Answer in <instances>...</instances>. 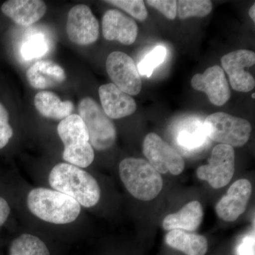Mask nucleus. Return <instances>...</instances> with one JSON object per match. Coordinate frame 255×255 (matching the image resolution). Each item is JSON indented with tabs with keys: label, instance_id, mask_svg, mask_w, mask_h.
Wrapping results in <instances>:
<instances>
[{
	"label": "nucleus",
	"instance_id": "1",
	"mask_svg": "<svg viewBox=\"0 0 255 255\" xmlns=\"http://www.w3.org/2000/svg\"><path fill=\"white\" fill-rule=\"evenodd\" d=\"M48 181L52 188L73 198L84 207H92L100 201L98 182L91 174L73 164H56L50 171Z\"/></svg>",
	"mask_w": 255,
	"mask_h": 255
},
{
	"label": "nucleus",
	"instance_id": "2",
	"mask_svg": "<svg viewBox=\"0 0 255 255\" xmlns=\"http://www.w3.org/2000/svg\"><path fill=\"white\" fill-rule=\"evenodd\" d=\"M27 205L38 219L54 224H68L78 219L81 211L80 204L60 191L36 188L28 193Z\"/></svg>",
	"mask_w": 255,
	"mask_h": 255
},
{
	"label": "nucleus",
	"instance_id": "3",
	"mask_svg": "<svg viewBox=\"0 0 255 255\" xmlns=\"http://www.w3.org/2000/svg\"><path fill=\"white\" fill-rule=\"evenodd\" d=\"M119 175L128 191L139 200H152L163 187L161 174L144 159H123L119 164Z\"/></svg>",
	"mask_w": 255,
	"mask_h": 255
},
{
	"label": "nucleus",
	"instance_id": "4",
	"mask_svg": "<svg viewBox=\"0 0 255 255\" xmlns=\"http://www.w3.org/2000/svg\"><path fill=\"white\" fill-rule=\"evenodd\" d=\"M58 133L64 145V160L80 168L93 162L95 152L86 126L78 114H71L58 124Z\"/></svg>",
	"mask_w": 255,
	"mask_h": 255
},
{
	"label": "nucleus",
	"instance_id": "5",
	"mask_svg": "<svg viewBox=\"0 0 255 255\" xmlns=\"http://www.w3.org/2000/svg\"><path fill=\"white\" fill-rule=\"evenodd\" d=\"M204 131L213 141L234 147L246 145L252 132V126L246 119L216 112L206 117Z\"/></svg>",
	"mask_w": 255,
	"mask_h": 255
},
{
	"label": "nucleus",
	"instance_id": "6",
	"mask_svg": "<svg viewBox=\"0 0 255 255\" xmlns=\"http://www.w3.org/2000/svg\"><path fill=\"white\" fill-rule=\"evenodd\" d=\"M78 112L86 126L92 146L97 150L112 147L117 139L115 126L97 102L90 97L82 99L79 102Z\"/></svg>",
	"mask_w": 255,
	"mask_h": 255
},
{
	"label": "nucleus",
	"instance_id": "7",
	"mask_svg": "<svg viewBox=\"0 0 255 255\" xmlns=\"http://www.w3.org/2000/svg\"><path fill=\"white\" fill-rule=\"evenodd\" d=\"M235 150L231 146L219 144L211 152L209 164L196 171L199 179L206 181L214 189L226 187L234 175Z\"/></svg>",
	"mask_w": 255,
	"mask_h": 255
},
{
	"label": "nucleus",
	"instance_id": "8",
	"mask_svg": "<svg viewBox=\"0 0 255 255\" xmlns=\"http://www.w3.org/2000/svg\"><path fill=\"white\" fill-rule=\"evenodd\" d=\"M142 151L147 162L160 174L169 172L179 175L184 171L185 163L182 156L155 132L146 135Z\"/></svg>",
	"mask_w": 255,
	"mask_h": 255
},
{
	"label": "nucleus",
	"instance_id": "9",
	"mask_svg": "<svg viewBox=\"0 0 255 255\" xmlns=\"http://www.w3.org/2000/svg\"><path fill=\"white\" fill-rule=\"evenodd\" d=\"M107 73L113 84L130 96L141 91L142 81L134 60L120 51L110 53L106 61Z\"/></svg>",
	"mask_w": 255,
	"mask_h": 255
},
{
	"label": "nucleus",
	"instance_id": "10",
	"mask_svg": "<svg viewBox=\"0 0 255 255\" xmlns=\"http://www.w3.org/2000/svg\"><path fill=\"white\" fill-rule=\"evenodd\" d=\"M255 63V53L252 50L240 49L223 55L221 58L222 69L228 74L233 90L249 92L255 88L254 77L246 70Z\"/></svg>",
	"mask_w": 255,
	"mask_h": 255
},
{
	"label": "nucleus",
	"instance_id": "11",
	"mask_svg": "<svg viewBox=\"0 0 255 255\" xmlns=\"http://www.w3.org/2000/svg\"><path fill=\"white\" fill-rule=\"evenodd\" d=\"M66 31L70 41L80 46H87L98 39L100 24L89 6L78 4L69 11Z\"/></svg>",
	"mask_w": 255,
	"mask_h": 255
},
{
	"label": "nucleus",
	"instance_id": "12",
	"mask_svg": "<svg viewBox=\"0 0 255 255\" xmlns=\"http://www.w3.org/2000/svg\"><path fill=\"white\" fill-rule=\"evenodd\" d=\"M191 85L196 91L206 93L215 106L221 107L231 98L229 84L224 71L219 65L210 67L203 74H196L191 79Z\"/></svg>",
	"mask_w": 255,
	"mask_h": 255
},
{
	"label": "nucleus",
	"instance_id": "13",
	"mask_svg": "<svg viewBox=\"0 0 255 255\" xmlns=\"http://www.w3.org/2000/svg\"><path fill=\"white\" fill-rule=\"evenodd\" d=\"M252 184L246 179H238L228 189L216 206L218 216L223 221L233 222L248 207L252 195Z\"/></svg>",
	"mask_w": 255,
	"mask_h": 255
},
{
	"label": "nucleus",
	"instance_id": "14",
	"mask_svg": "<svg viewBox=\"0 0 255 255\" xmlns=\"http://www.w3.org/2000/svg\"><path fill=\"white\" fill-rule=\"evenodd\" d=\"M102 33L107 41H117L128 46L136 40L138 27L133 18L118 9H110L102 18Z\"/></svg>",
	"mask_w": 255,
	"mask_h": 255
},
{
	"label": "nucleus",
	"instance_id": "15",
	"mask_svg": "<svg viewBox=\"0 0 255 255\" xmlns=\"http://www.w3.org/2000/svg\"><path fill=\"white\" fill-rule=\"evenodd\" d=\"M99 95L102 110L110 119L124 118L136 111L137 105L131 96L121 90L113 83L100 86Z\"/></svg>",
	"mask_w": 255,
	"mask_h": 255
},
{
	"label": "nucleus",
	"instance_id": "16",
	"mask_svg": "<svg viewBox=\"0 0 255 255\" xmlns=\"http://www.w3.org/2000/svg\"><path fill=\"white\" fill-rule=\"evenodd\" d=\"M1 11L19 26H31L46 14V4L41 0H9L1 5Z\"/></svg>",
	"mask_w": 255,
	"mask_h": 255
},
{
	"label": "nucleus",
	"instance_id": "17",
	"mask_svg": "<svg viewBox=\"0 0 255 255\" xmlns=\"http://www.w3.org/2000/svg\"><path fill=\"white\" fill-rule=\"evenodd\" d=\"M26 78L33 88L45 90L63 83L66 75L63 68L54 62L39 60L28 69Z\"/></svg>",
	"mask_w": 255,
	"mask_h": 255
},
{
	"label": "nucleus",
	"instance_id": "18",
	"mask_svg": "<svg viewBox=\"0 0 255 255\" xmlns=\"http://www.w3.org/2000/svg\"><path fill=\"white\" fill-rule=\"evenodd\" d=\"M204 211L199 201L188 203L180 211L167 215L162 222L165 231L182 230L187 232H194L202 223Z\"/></svg>",
	"mask_w": 255,
	"mask_h": 255
},
{
	"label": "nucleus",
	"instance_id": "19",
	"mask_svg": "<svg viewBox=\"0 0 255 255\" xmlns=\"http://www.w3.org/2000/svg\"><path fill=\"white\" fill-rule=\"evenodd\" d=\"M165 241L167 246L187 255H205L208 251V241L204 236L182 230L169 231Z\"/></svg>",
	"mask_w": 255,
	"mask_h": 255
},
{
	"label": "nucleus",
	"instance_id": "20",
	"mask_svg": "<svg viewBox=\"0 0 255 255\" xmlns=\"http://www.w3.org/2000/svg\"><path fill=\"white\" fill-rule=\"evenodd\" d=\"M35 107L43 117L55 120H63L71 115L74 105L70 101L63 102L51 92H38L34 98Z\"/></svg>",
	"mask_w": 255,
	"mask_h": 255
},
{
	"label": "nucleus",
	"instance_id": "21",
	"mask_svg": "<svg viewBox=\"0 0 255 255\" xmlns=\"http://www.w3.org/2000/svg\"><path fill=\"white\" fill-rule=\"evenodd\" d=\"M9 255H50L44 243L36 236L23 234L11 243Z\"/></svg>",
	"mask_w": 255,
	"mask_h": 255
},
{
	"label": "nucleus",
	"instance_id": "22",
	"mask_svg": "<svg viewBox=\"0 0 255 255\" xmlns=\"http://www.w3.org/2000/svg\"><path fill=\"white\" fill-rule=\"evenodd\" d=\"M177 15L180 19L191 17H205L211 12L213 4L209 0H179Z\"/></svg>",
	"mask_w": 255,
	"mask_h": 255
},
{
	"label": "nucleus",
	"instance_id": "23",
	"mask_svg": "<svg viewBox=\"0 0 255 255\" xmlns=\"http://www.w3.org/2000/svg\"><path fill=\"white\" fill-rule=\"evenodd\" d=\"M167 56V50L163 46H157L146 55L137 67L139 74L150 78L154 70L161 65Z\"/></svg>",
	"mask_w": 255,
	"mask_h": 255
},
{
	"label": "nucleus",
	"instance_id": "24",
	"mask_svg": "<svg viewBox=\"0 0 255 255\" xmlns=\"http://www.w3.org/2000/svg\"><path fill=\"white\" fill-rule=\"evenodd\" d=\"M48 49L46 38L42 35L31 36L23 43L21 47V55L25 60H30L43 56Z\"/></svg>",
	"mask_w": 255,
	"mask_h": 255
},
{
	"label": "nucleus",
	"instance_id": "25",
	"mask_svg": "<svg viewBox=\"0 0 255 255\" xmlns=\"http://www.w3.org/2000/svg\"><path fill=\"white\" fill-rule=\"evenodd\" d=\"M105 2L120 8L138 21H145L148 16L145 2L142 0H109Z\"/></svg>",
	"mask_w": 255,
	"mask_h": 255
},
{
	"label": "nucleus",
	"instance_id": "26",
	"mask_svg": "<svg viewBox=\"0 0 255 255\" xmlns=\"http://www.w3.org/2000/svg\"><path fill=\"white\" fill-rule=\"evenodd\" d=\"M177 141L184 148L194 150L200 147L204 142V134L201 130H183L178 135Z\"/></svg>",
	"mask_w": 255,
	"mask_h": 255
},
{
	"label": "nucleus",
	"instance_id": "27",
	"mask_svg": "<svg viewBox=\"0 0 255 255\" xmlns=\"http://www.w3.org/2000/svg\"><path fill=\"white\" fill-rule=\"evenodd\" d=\"M9 120V113L0 102V150L7 145L14 133Z\"/></svg>",
	"mask_w": 255,
	"mask_h": 255
},
{
	"label": "nucleus",
	"instance_id": "28",
	"mask_svg": "<svg viewBox=\"0 0 255 255\" xmlns=\"http://www.w3.org/2000/svg\"><path fill=\"white\" fill-rule=\"evenodd\" d=\"M149 6L158 10L169 20H174L177 16V1L175 0H147Z\"/></svg>",
	"mask_w": 255,
	"mask_h": 255
},
{
	"label": "nucleus",
	"instance_id": "29",
	"mask_svg": "<svg viewBox=\"0 0 255 255\" xmlns=\"http://www.w3.org/2000/svg\"><path fill=\"white\" fill-rule=\"evenodd\" d=\"M236 255H255V233L242 239L236 248Z\"/></svg>",
	"mask_w": 255,
	"mask_h": 255
},
{
	"label": "nucleus",
	"instance_id": "30",
	"mask_svg": "<svg viewBox=\"0 0 255 255\" xmlns=\"http://www.w3.org/2000/svg\"><path fill=\"white\" fill-rule=\"evenodd\" d=\"M9 214L10 207L7 201L2 197H0V226H2L6 222Z\"/></svg>",
	"mask_w": 255,
	"mask_h": 255
},
{
	"label": "nucleus",
	"instance_id": "31",
	"mask_svg": "<svg viewBox=\"0 0 255 255\" xmlns=\"http://www.w3.org/2000/svg\"><path fill=\"white\" fill-rule=\"evenodd\" d=\"M250 17L253 20V22H255V4H253L249 10Z\"/></svg>",
	"mask_w": 255,
	"mask_h": 255
},
{
	"label": "nucleus",
	"instance_id": "32",
	"mask_svg": "<svg viewBox=\"0 0 255 255\" xmlns=\"http://www.w3.org/2000/svg\"><path fill=\"white\" fill-rule=\"evenodd\" d=\"M252 98L255 99V93H253V95L251 96Z\"/></svg>",
	"mask_w": 255,
	"mask_h": 255
}]
</instances>
